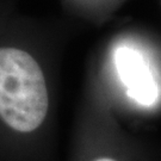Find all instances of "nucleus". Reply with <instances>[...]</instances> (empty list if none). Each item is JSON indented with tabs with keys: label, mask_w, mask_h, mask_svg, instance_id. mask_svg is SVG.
<instances>
[{
	"label": "nucleus",
	"mask_w": 161,
	"mask_h": 161,
	"mask_svg": "<svg viewBox=\"0 0 161 161\" xmlns=\"http://www.w3.org/2000/svg\"><path fill=\"white\" fill-rule=\"evenodd\" d=\"M52 112L47 52L29 35H0V161H47Z\"/></svg>",
	"instance_id": "nucleus-1"
},
{
	"label": "nucleus",
	"mask_w": 161,
	"mask_h": 161,
	"mask_svg": "<svg viewBox=\"0 0 161 161\" xmlns=\"http://www.w3.org/2000/svg\"><path fill=\"white\" fill-rule=\"evenodd\" d=\"M114 64L128 97L142 106L156 103L158 82L142 53L132 47L119 46L114 52Z\"/></svg>",
	"instance_id": "nucleus-2"
}]
</instances>
